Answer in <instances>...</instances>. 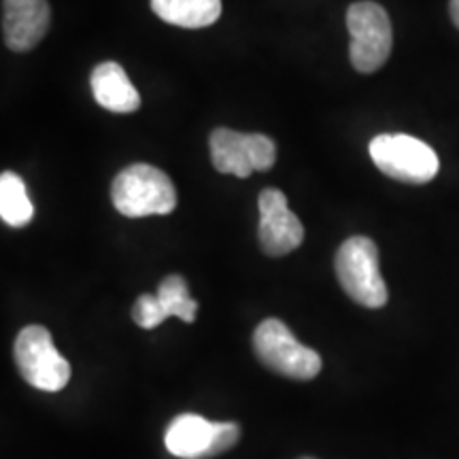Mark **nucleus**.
I'll return each instance as SVG.
<instances>
[{"mask_svg":"<svg viewBox=\"0 0 459 459\" xmlns=\"http://www.w3.org/2000/svg\"><path fill=\"white\" fill-rule=\"evenodd\" d=\"M111 200L124 217L139 220L169 215L177 206V192L169 175L152 164H132L113 179Z\"/></svg>","mask_w":459,"mask_h":459,"instance_id":"f257e3e1","label":"nucleus"},{"mask_svg":"<svg viewBox=\"0 0 459 459\" xmlns=\"http://www.w3.org/2000/svg\"><path fill=\"white\" fill-rule=\"evenodd\" d=\"M338 283L351 300L361 307L381 308L387 304V285L378 266V247L368 237L347 238L338 249Z\"/></svg>","mask_w":459,"mask_h":459,"instance_id":"f03ea898","label":"nucleus"},{"mask_svg":"<svg viewBox=\"0 0 459 459\" xmlns=\"http://www.w3.org/2000/svg\"><path fill=\"white\" fill-rule=\"evenodd\" d=\"M370 158L383 175L423 186L438 175V156L428 143L411 134H378L370 141Z\"/></svg>","mask_w":459,"mask_h":459,"instance_id":"7ed1b4c3","label":"nucleus"},{"mask_svg":"<svg viewBox=\"0 0 459 459\" xmlns=\"http://www.w3.org/2000/svg\"><path fill=\"white\" fill-rule=\"evenodd\" d=\"M254 349L262 364L277 375L308 381L321 370L319 353L304 347L281 319H266L257 325Z\"/></svg>","mask_w":459,"mask_h":459,"instance_id":"20e7f679","label":"nucleus"},{"mask_svg":"<svg viewBox=\"0 0 459 459\" xmlns=\"http://www.w3.org/2000/svg\"><path fill=\"white\" fill-rule=\"evenodd\" d=\"M347 28L351 34V65L359 73H375L387 62L394 45V30L387 11L381 4L355 3L347 11Z\"/></svg>","mask_w":459,"mask_h":459,"instance_id":"39448f33","label":"nucleus"},{"mask_svg":"<svg viewBox=\"0 0 459 459\" xmlns=\"http://www.w3.org/2000/svg\"><path fill=\"white\" fill-rule=\"evenodd\" d=\"M15 364L22 378L41 392H60L71 381V364L62 358L43 325H28L17 334Z\"/></svg>","mask_w":459,"mask_h":459,"instance_id":"423d86ee","label":"nucleus"},{"mask_svg":"<svg viewBox=\"0 0 459 459\" xmlns=\"http://www.w3.org/2000/svg\"><path fill=\"white\" fill-rule=\"evenodd\" d=\"M240 438L237 423H217L186 412L166 428L164 445L170 455L181 459H209L232 449Z\"/></svg>","mask_w":459,"mask_h":459,"instance_id":"0eeeda50","label":"nucleus"},{"mask_svg":"<svg viewBox=\"0 0 459 459\" xmlns=\"http://www.w3.org/2000/svg\"><path fill=\"white\" fill-rule=\"evenodd\" d=\"M209 147L215 169L240 179L254 170H271L277 162V145L266 134H243L230 128H217L211 132Z\"/></svg>","mask_w":459,"mask_h":459,"instance_id":"6e6552de","label":"nucleus"},{"mask_svg":"<svg viewBox=\"0 0 459 459\" xmlns=\"http://www.w3.org/2000/svg\"><path fill=\"white\" fill-rule=\"evenodd\" d=\"M260 209V226H257V237L264 254L281 257L296 251L304 240L302 221L296 213H291L287 196L281 189L268 187L260 194L257 200Z\"/></svg>","mask_w":459,"mask_h":459,"instance_id":"1a4fd4ad","label":"nucleus"},{"mask_svg":"<svg viewBox=\"0 0 459 459\" xmlns=\"http://www.w3.org/2000/svg\"><path fill=\"white\" fill-rule=\"evenodd\" d=\"M198 302L189 296L187 283L181 274H170L158 287L156 296H141L132 308V319L145 330L158 328L169 317H179L186 324L196 319Z\"/></svg>","mask_w":459,"mask_h":459,"instance_id":"9d476101","label":"nucleus"},{"mask_svg":"<svg viewBox=\"0 0 459 459\" xmlns=\"http://www.w3.org/2000/svg\"><path fill=\"white\" fill-rule=\"evenodd\" d=\"M48 0H3V39L13 51H30L49 30Z\"/></svg>","mask_w":459,"mask_h":459,"instance_id":"9b49d317","label":"nucleus"},{"mask_svg":"<svg viewBox=\"0 0 459 459\" xmlns=\"http://www.w3.org/2000/svg\"><path fill=\"white\" fill-rule=\"evenodd\" d=\"M91 94L96 102L113 113H134L141 107V94L130 83L117 62H102L91 71Z\"/></svg>","mask_w":459,"mask_h":459,"instance_id":"f8f14e48","label":"nucleus"},{"mask_svg":"<svg viewBox=\"0 0 459 459\" xmlns=\"http://www.w3.org/2000/svg\"><path fill=\"white\" fill-rule=\"evenodd\" d=\"M152 9L162 22L196 30L220 20L221 0H152Z\"/></svg>","mask_w":459,"mask_h":459,"instance_id":"ddd939ff","label":"nucleus"},{"mask_svg":"<svg viewBox=\"0 0 459 459\" xmlns=\"http://www.w3.org/2000/svg\"><path fill=\"white\" fill-rule=\"evenodd\" d=\"M0 217L11 228H24L34 217V206L28 198L26 183L11 170L0 175Z\"/></svg>","mask_w":459,"mask_h":459,"instance_id":"4468645a","label":"nucleus"},{"mask_svg":"<svg viewBox=\"0 0 459 459\" xmlns=\"http://www.w3.org/2000/svg\"><path fill=\"white\" fill-rule=\"evenodd\" d=\"M449 13H451L453 24L459 28V0H451V3H449Z\"/></svg>","mask_w":459,"mask_h":459,"instance_id":"2eb2a0df","label":"nucleus"},{"mask_svg":"<svg viewBox=\"0 0 459 459\" xmlns=\"http://www.w3.org/2000/svg\"><path fill=\"white\" fill-rule=\"evenodd\" d=\"M307 459H308V457H307Z\"/></svg>","mask_w":459,"mask_h":459,"instance_id":"dca6fc26","label":"nucleus"}]
</instances>
